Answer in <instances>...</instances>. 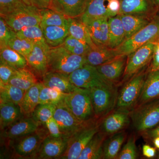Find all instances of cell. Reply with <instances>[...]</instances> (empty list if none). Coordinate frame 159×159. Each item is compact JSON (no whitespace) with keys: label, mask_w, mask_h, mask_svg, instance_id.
<instances>
[{"label":"cell","mask_w":159,"mask_h":159,"mask_svg":"<svg viewBox=\"0 0 159 159\" xmlns=\"http://www.w3.org/2000/svg\"><path fill=\"white\" fill-rule=\"evenodd\" d=\"M48 61V71L67 75L87 64L85 55L72 54L62 45L50 48Z\"/></svg>","instance_id":"6da1fadb"},{"label":"cell","mask_w":159,"mask_h":159,"mask_svg":"<svg viewBox=\"0 0 159 159\" xmlns=\"http://www.w3.org/2000/svg\"><path fill=\"white\" fill-rule=\"evenodd\" d=\"M63 103L77 119L83 122L98 120L92 105L89 90L77 87L73 92L66 94Z\"/></svg>","instance_id":"7a4b0ae2"},{"label":"cell","mask_w":159,"mask_h":159,"mask_svg":"<svg viewBox=\"0 0 159 159\" xmlns=\"http://www.w3.org/2000/svg\"><path fill=\"white\" fill-rule=\"evenodd\" d=\"M148 72L142 69L128 80L119 92L116 108L130 112L138 102Z\"/></svg>","instance_id":"3957f363"},{"label":"cell","mask_w":159,"mask_h":159,"mask_svg":"<svg viewBox=\"0 0 159 159\" xmlns=\"http://www.w3.org/2000/svg\"><path fill=\"white\" fill-rule=\"evenodd\" d=\"M133 125L142 134L159 124V99L134 107L130 112Z\"/></svg>","instance_id":"277c9868"},{"label":"cell","mask_w":159,"mask_h":159,"mask_svg":"<svg viewBox=\"0 0 159 159\" xmlns=\"http://www.w3.org/2000/svg\"><path fill=\"white\" fill-rule=\"evenodd\" d=\"M89 90L97 119H102L116 108L119 92L118 86L99 87Z\"/></svg>","instance_id":"5b68a950"},{"label":"cell","mask_w":159,"mask_h":159,"mask_svg":"<svg viewBox=\"0 0 159 159\" xmlns=\"http://www.w3.org/2000/svg\"><path fill=\"white\" fill-rule=\"evenodd\" d=\"M100 119L89 122L68 139L67 147L61 159H78L82 151L99 130Z\"/></svg>","instance_id":"8992f818"},{"label":"cell","mask_w":159,"mask_h":159,"mask_svg":"<svg viewBox=\"0 0 159 159\" xmlns=\"http://www.w3.org/2000/svg\"><path fill=\"white\" fill-rule=\"evenodd\" d=\"M159 40V16H154L150 23L116 49L119 55H128L141 46Z\"/></svg>","instance_id":"52a82bcc"},{"label":"cell","mask_w":159,"mask_h":159,"mask_svg":"<svg viewBox=\"0 0 159 159\" xmlns=\"http://www.w3.org/2000/svg\"><path fill=\"white\" fill-rule=\"evenodd\" d=\"M69 79L75 86L90 89L99 87L118 86L103 77L96 66L85 64L69 75Z\"/></svg>","instance_id":"ba28073f"},{"label":"cell","mask_w":159,"mask_h":159,"mask_svg":"<svg viewBox=\"0 0 159 159\" xmlns=\"http://www.w3.org/2000/svg\"><path fill=\"white\" fill-rule=\"evenodd\" d=\"M2 17L16 33L27 27L40 25L41 20L40 10L26 4Z\"/></svg>","instance_id":"9c48e42d"},{"label":"cell","mask_w":159,"mask_h":159,"mask_svg":"<svg viewBox=\"0 0 159 159\" xmlns=\"http://www.w3.org/2000/svg\"><path fill=\"white\" fill-rule=\"evenodd\" d=\"M120 9L119 0H87L85 10L80 20L84 24L99 18L109 19L119 15Z\"/></svg>","instance_id":"30bf717a"},{"label":"cell","mask_w":159,"mask_h":159,"mask_svg":"<svg viewBox=\"0 0 159 159\" xmlns=\"http://www.w3.org/2000/svg\"><path fill=\"white\" fill-rule=\"evenodd\" d=\"M46 137L40 132L39 129L35 132L10 140L9 143L15 156L21 158H35L41 144Z\"/></svg>","instance_id":"8fae6325"},{"label":"cell","mask_w":159,"mask_h":159,"mask_svg":"<svg viewBox=\"0 0 159 159\" xmlns=\"http://www.w3.org/2000/svg\"><path fill=\"white\" fill-rule=\"evenodd\" d=\"M156 42L147 43L127 55V62L123 75L124 81L142 70L149 63L152 58Z\"/></svg>","instance_id":"7c38bea8"},{"label":"cell","mask_w":159,"mask_h":159,"mask_svg":"<svg viewBox=\"0 0 159 159\" xmlns=\"http://www.w3.org/2000/svg\"><path fill=\"white\" fill-rule=\"evenodd\" d=\"M130 112L115 108L100 119L99 130L108 136L123 130L130 123Z\"/></svg>","instance_id":"4fadbf2b"},{"label":"cell","mask_w":159,"mask_h":159,"mask_svg":"<svg viewBox=\"0 0 159 159\" xmlns=\"http://www.w3.org/2000/svg\"><path fill=\"white\" fill-rule=\"evenodd\" d=\"M53 118L59 125L64 136L68 139L90 122H83L77 119L63 102L57 106Z\"/></svg>","instance_id":"5bb4252c"},{"label":"cell","mask_w":159,"mask_h":159,"mask_svg":"<svg viewBox=\"0 0 159 159\" xmlns=\"http://www.w3.org/2000/svg\"><path fill=\"white\" fill-rule=\"evenodd\" d=\"M68 139L54 138L48 135L43 139L35 158L60 159L67 147Z\"/></svg>","instance_id":"9a60e30c"},{"label":"cell","mask_w":159,"mask_h":159,"mask_svg":"<svg viewBox=\"0 0 159 159\" xmlns=\"http://www.w3.org/2000/svg\"><path fill=\"white\" fill-rule=\"evenodd\" d=\"M39 127L32 117H25L1 130V138L10 141L35 132Z\"/></svg>","instance_id":"2e32d148"},{"label":"cell","mask_w":159,"mask_h":159,"mask_svg":"<svg viewBox=\"0 0 159 159\" xmlns=\"http://www.w3.org/2000/svg\"><path fill=\"white\" fill-rule=\"evenodd\" d=\"M127 59V55H120L108 62L96 67L103 77L117 85L124 75Z\"/></svg>","instance_id":"e0dca14e"},{"label":"cell","mask_w":159,"mask_h":159,"mask_svg":"<svg viewBox=\"0 0 159 159\" xmlns=\"http://www.w3.org/2000/svg\"><path fill=\"white\" fill-rule=\"evenodd\" d=\"M49 51L34 44L31 53L26 57L28 66L36 77L42 78L48 71V53Z\"/></svg>","instance_id":"ac0fdd59"},{"label":"cell","mask_w":159,"mask_h":159,"mask_svg":"<svg viewBox=\"0 0 159 159\" xmlns=\"http://www.w3.org/2000/svg\"><path fill=\"white\" fill-rule=\"evenodd\" d=\"M84 24L88 29L92 39L97 47H108V18H99L89 21Z\"/></svg>","instance_id":"d6986e66"},{"label":"cell","mask_w":159,"mask_h":159,"mask_svg":"<svg viewBox=\"0 0 159 159\" xmlns=\"http://www.w3.org/2000/svg\"><path fill=\"white\" fill-rule=\"evenodd\" d=\"M159 99V70L148 71L134 107Z\"/></svg>","instance_id":"ffe728a7"},{"label":"cell","mask_w":159,"mask_h":159,"mask_svg":"<svg viewBox=\"0 0 159 159\" xmlns=\"http://www.w3.org/2000/svg\"><path fill=\"white\" fill-rule=\"evenodd\" d=\"M119 14H140L153 16L157 7L152 0H119Z\"/></svg>","instance_id":"44dd1931"},{"label":"cell","mask_w":159,"mask_h":159,"mask_svg":"<svg viewBox=\"0 0 159 159\" xmlns=\"http://www.w3.org/2000/svg\"><path fill=\"white\" fill-rule=\"evenodd\" d=\"M87 0H53L50 9L68 18H77L83 14Z\"/></svg>","instance_id":"7402d4cb"},{"label":"cell","mask_w":159,"mask_h":159,"mask_svg":"<svg viewBox=\"0 0 159 159\" xmlns=\"http://www.w3.org/2000/svg\"><path fill=\"white\" fill-rule=\"evenodd\" d=\"M41 82L45 86L64 93H70L77 88L69 79V75L53 71H48L43 77Z\"/></svg>","instance_id":"603a6c76"},{"label":"cell","mask_w":159,"mask_h":159,"mask_svg":"<svg viewBox=\"0 0 159 159\" xmlns=\"http://www.w3.org/2000/svg\"><path fill=\"white\" fill-rule=\"evenodd\" d=\"M119 15L125 30L126 40L148 25L154 16L140 14Z\"/></svg>","instance_id":"cb8c5ba5"},{"label":"cell","mask_w":159,"mask_h":159,"mask_svg":"<svg viewBox=\"0 0 159 159\" xmlns=\"http://www.w3.org/2000/svg\"><path fill=\"white\" fill-rule=\"evenodd\" d=\"M120 56L116 49H111L107 47H97L91 48L86 54L87 64L97 66L110 61Z\"/></svg>","instance_id":"d4e9b609"},{"label":"cell","mask_w":159,"mask_h":159,"mask_svg":"<svg viewBox=\"0 0 159 159\" xmlns=\"http://www.w3.org/2000/svg\"><path fill=\"white\" fill-rule=\"evenodd\" d=\"M108 137L99 130L86 146L78 159H103V144Z\"/></svg>","instance_id":"484cf974"},{"label":"cell","mask_w":159,"mask_h":159,"mask_svg":"<svg viewBox=\"0 0 159 159\" xmlns=\"http://www.w3.org/2000/svg\"><path fill=\"white\" fill-rule=\"evenodd\" d=\"M25 117L22 112L19 105L10 102H1L0 103L1 130Z\"/></svg>","instance_id":"4316f807"},{"label":"cell","mask_w":159,"mask_h":159,"mask_svg":"<svg viewBox=\"0 0 159 159\" xmlns=\"http://www.w3.org/2000/svg\"><path fill=\"white\" fill-rule=\"evenodd\" d=\"M42 84L41 82H38L26 91L19 105L25 116H32L33 111L39 104L40 91Z\"/></svg>","instance_id":"83f0119b"},{"label":"cell","mask_w":159,"mask_h":159,"mask_svg":"<svg viewBox=\"0 0 159 159\" xmlns=\"http://www.w3.org/2000/svg\"><path fill=\"white\" fill-rule=\"evenodd\" d=\"M109 42L108 48L117 49L126 40L125 30L120 15L108 19Z\"/></svg>","instance_id":"f1b7e54d"},{"label":"cell","mask_w":159,"mask_h":159,"mask_svg":"<svg viewBox=\"0 0 159 159\" xmlns=\"http://www.w3.org/2000/svg\"><path fill=\"white\" fill-rule=\"evenodd\" d=\"M126 138L123 130L107 137L103 144V159H116Z\"/></svg>","instance_id":"f546056e"},{"label":"cell","mask_w":159,"mask_h":159,"mask_svg":"<svg viewBox=\"0 0 159 159\" xmlns=\"http://www.w3.org/2000/svg\"><path fill=\"white\" fill-rule=\"evenodd\" d=\"M41 27L46 43L50 48L62 45L66 38L69 35L68 26L66 27L49 26Z\"/></svg>","instance_id":"4dcf8cb0"},{"label":"cell","mask_w":159,"mask_h":159,"mask_svg":"<svg viewBox=\"0 0 159 159\" xmlns=\"http://www.w3.org/2000/svg\"><path fill=\"white\" fill-rule=\"evenodd\" d=\"M77 18H69V35L88 44L92 48H96L87 26Z\"/></svg>","instance_id":"1f68e13d"},{"label":"cell","mask_w":159,"mask_h":159,"mask_svg":"<svg viewBox=\"0 0 159 159\" xmlns=\"http://www.w3.org/2000/svg\"><path fill=\"white\" fill-rule=\"evenodd\" d=\"M37 82L36 76L30 69L25 68L17 70L9 84L26 91Z\"/></svg>","instance_id":"d6a6232c"},{"label":"cell","mask_w":159,"mask_h":159,"mask_svg":"<svg viewBox=\"0 0 159 159\" xmlns=\"http://www.w3.org/2000/svg\"><path fill=\"white\" fill-rule=\"evenodd\" d=\"M0 59L16 70L28 67L26 57L9 46L0 48Z\"/></svg>","instance_id":"836d02e7"},{"label":"cell","mask_w":159,"mask_h":159,"mask_svg":"<svg viewBox=\"0 0 159 159\" xmlns=\"http://www.w3.org/2000/svg\"><path fill=\"white\" fill-rule=\"evenodd\" d=\"M16 35L20 38L30 41L34 44L42 46L48 51L51 48L46 43L42 29L40 25L30 26L22 29L16 32Z\"/></svg>","instance_id":"e575fe53"},{"label":"cell","mask_w":159,"mask_h":159,"mask_svg":"<svg viewBox=\"0 0 159 159\" xmlns=\"http://www.w3.org/2000/svg\"><path fill=\"white\" fill-rule=\"evenodd\" d=\"M40 14L41 20L40 26L41 27L68 26L69 18L53 9H47L40 10Z\"/></svg>","instance_id":"d590c367"},{"label":"cell","mask_w":159,"mask_h":159,"mask_svg":"<svg viewBox=\"0 0 159 159\" xmlns=\"http://www.w3.org/2000/svg\"><path fill=\"white\" fill-rule=\"evenodd\" d=\"M26 91L9 84L0 82V102H10L20 105Z\"/></svg>","instance_id":"8d00e7d4"},{"label":"cell","mask_w":159,"mask_h":159,"mask_svg":"<svg viewBox=\"0 0 159 159\" xmlns=\"http://www.w3.org/2000/svg\"><path fill=\"white\" fill-rule=\"evenodd\" d=\"M66 94L43 84L40 91L39 104H53L57 106L63 102Z\"/></svg>","instance_id":"74e56055"},{"label":"cell","mask_w":159,"mask_h":159,"mask_svg":"<svg viewBox=\"0 0 159 159\" xmlns=\"http://www.w3.org/2000/svg\"><path fill=\"white\" fill-rule=\"evenodd\" d=\"M56 107V106L53 104H39L31 117L39 126H45L47 121L53 117Z\"/></svg>","instance_id":"f35d334b"},{"label":"cell","mask_w":159,"mask_h":159,"mask_svg":"<svg viewBox=\"0 0 159 159\" xmlns=\"http://www.w3.org/2000/svg\"><path fill=\"white\" fill-rule=\"evenodd\" d=\"M62 45L69 52L78 55H85L91 48L88 44L70 35Z\"/></svg>","instance_id":"ab89813d"},{"label":"cell","mask_w":159,"mask_h":159,"mask_svg":"<svg viewBox=\"0 0 159 159\" xmlns=\"http://www.w3.org/2000/svg\"><path fill=\"white\" fill-rule=\"evenodd\" d=\"M34 45V43L16 35L9 42L8 46L26 57L33 50Z\"/></svg>","instance_id":"60d3db41"},{"label":"cell","mask_w":159,"mask_h":159,"mask_svg":"<svg viewBox=\"0 0 159 159\" xmlns=\"http://www.w3.org/2000/svg\"><path fill=\"white\" fill-rule=\"evenodd\" d=\"M136 138L134 135L129 137L127 142L120 150L116 159H135L138 153L136 145Z\"/></svg>","instance_id":"b9f144b4"},{"label":"cell","mask_w":159,"mask_h":159,"mask_svg":"<svg viewBox=\"0 0 159 159\" xmlns=\"http://www.w3.org/2000/svg\"><path fill=\"white\" fill-rule=\"evenodd\" d=\"M16 36V32L0 16V48L8 46L9 42Z\"/></svg>","instance_id":"7bdbcfd3"},{"label":"cell","mask_w":159,"mask_h":159,"mask_svg":"<svg viewBox=\"0 0 159 159\" xmlns=\"http://www.w3.org/2000/svg\"><path fill=\"white\" fill-rule=\"evenodd\" d=\"M25 4L24 0H0V16H5Z\"/></svg>","instance_id":"ee69618b"},{"label":"cell","mask_w":159,"mask_h":159,"mask_svg":"<svg viewBox=\"0 0 159 159\" xmlns=\"http://www.w3.org/2000/svg\"><path fill=\"white\" fill-rule=\"evenodd\" d=\"M16 70L3 60L0 59V82L5 84L9 83V80Z\"/></svg>","instance_id":"f6af8a7d"},{"label":"cell","mask_w":159,"mask_h":159,"mask_svg":"<svg viewBox=\"0 0 159 159\" xmlns=\"http://www.w3.org/2000/svg\"><path fill=\"white\" fill-rule=\"evenodd\" d=\"M45 127L47 129L49 135L56 138L65 137L61 130L59 125L53 117L47 121Z\"/></svg>","instance_id":"bcb514c9"},{"label":"cell","mask_w":159,"mask_h":159,"mask_svg":"<svg viewBox=\"0 0 159 159\" xmlns=\"http://www.w3.org/2000/svg\"><path fill=\"white\" fill-rule=\"evenodd\" d=\"M53 0H24L26 4L39 10L50 9Z\"/></svg>","instance_id":"7dc6e473"},{"label":"cell","mask_w":159,"mask_h":159,"mask_svg":"<svg viewBox=\"0 0 159 159\" xmlns=\"http://www.w3.org/2000/svg\"><path fill=\"white\" fill-rule=\"evenodd\" d=\"M152 62L149 70L156 71L159 70V40L155 43Z\"/></svg>","instance_id":"c3c4849f"},{"label":"cell","mask_w":159,"mask_h":159,"mask_svg":"<svg viewBox=\"0 0 159 159\" xmlns=\"http://www.w3.org/2000/svg\"><path fill=\"white\" fill-rule=\"evenodd\" d=\"M141 135L146 141H152L154 138L159 137V125L142 133Z\"/></svg>","instance_id":"681fc988"},{"label":"cell","mask_w":159,"mask_h":159,"mask_svg":"<svg viewBox=\"0 0 159 159\" xmlns=\"http://www.w3.org/2000/svg\"><path fill=\"white\" fill-rule=\"evenodd\" d=\"M142 154L148 158H152L156 155V148L148 144H145L142 148Z\"/></svg>","instance_id":"f907efd6"},{"label":"cell","mask_w":159,"mask_h":159,"mask_svg":"<svg viewBox=\"0 0 159 159\" xmlns=\"http://www.w3.org/2000/svg\"><path fill=\"white\" fill-rule=\"evenodd\" d=\"M152 142L155 148L159 150V137L154 138L152 140Z\"/></svg>","instance_id":"816d5d0a"},{"label":"cell","mask_w":159,"mask_h":159,"mask_svg":"<svg viewBox=\"0 0 159 159\" xmlns=\"http://www.w3.org/2000/svg\"><path fill=\"white\" fill-rule=\"evenodd\" d=\"M157 8H159V0H152Z\"/></svg>","instance_id":"f5cc1de1"},{"label":"cell","mask_w":159,"mask_h":159,"mask_svg":"<svg viewBox=\"0 0 159 159\" xmlns=\"http://www.w3.org/2000/svg\"><path fill=\"white\" fill-rule=\"evenodd\" d=\"M157 158L159 159V155H158V156Z\"/></svg>","instance_id":"db71d44e"}]
</instances>
